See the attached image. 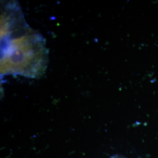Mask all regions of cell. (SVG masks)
I'll return each mask as SVG.
<instances>
[{
	"instance_id": "1",
	"label": "cell",
	"mask_w": 158,
	"mask_h": 158,
	"mask_svg": "<svg viewBox=\"0 0 158 158\" xmlns=\"http://www.w3.org/2000/svg\"><path fill=\"white\" fill-rule=\"evenodd\" d=\"M111 158H123V157H121V156H117V155H115V156H114Z\"/></svg>"
}]
</instances>
